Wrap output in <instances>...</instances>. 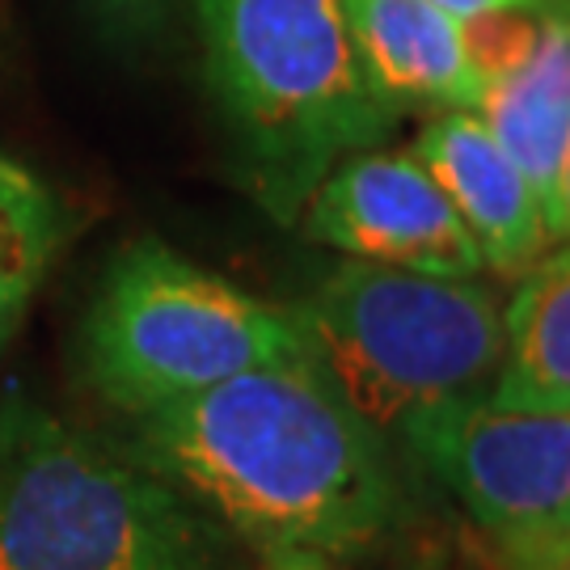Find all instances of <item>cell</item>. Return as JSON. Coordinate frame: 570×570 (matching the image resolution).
<instances>
[{"label":"cell","mask_w":570,"mask_h":570,"mask_svg":"<svg viewBox=\"0 0 570 570\" xmlns=\"http://www.w3.org/2000/svg\"><path fill=\"white\" fill-rule=\"evenodd\" d=\"M550 237L553 242H570V140L558 165V186H553V204H550Z\"/></svg>","instance_id":"cell-15"},{"label":"cell","mask_w":570,"mask_h":570,"mask_svg":"<svg viewBox=\"0 0 570 570\" xmlns=\"http://www.w3.org/2000/svg\"><path fill=\"white\" fill-rule=\"evenodd\" d=\"M372 89L397 115L478 110L487 77L473 63L465 21L435 0H338Z\"/></svg>","instance_id":"cell-9"},{"label":"cell","mask_w":570,"mask_h":570,"mask_svg":"<svg viewBox=\"0 0 570 570\" xmlns=\"http://www.w3.org/2000/svg\"><path fill=\"white\" fill-rule=\"evenodd\" d=\"M72 237V212L39 174L0 153V355L13 343L47 266Z\"/></svg>","instance_id":"cell-12"},{"label":"cell","mask_w":570,"mask_h":570,"mask_svg":"<svg viewBox=\"0 0 570 570\" xmlns=\"http://www.w3.org/2000/svg\"><path fill=\"white\" fill-rule=\"evenodd\" d=\"M115 444L263 553L351 558L402 515L381 431L305 355L136 414Z\"/></svg>","instance_id":"cell-1"},{"label":"cell","mask_w":570,"mask_h":570,"mask_svg":"<svg viewBox=\"0 0 570 570\" xmlns=\"http://www.w3.org/2000/svg\"><path fill=\"white\" fill-rule=\"evenodd\" d=\"M204 68L249 195L296 225L330 169L397 127L338 0H195Z\"/></svg>","instance_id":"cell-2"},{"label":"cell","mask_w":570,"mask_h":570,"mask_svg":"<svg viewBox=\"0 0 570 570\" xmlns=\"http://www.w3.org/2000/svg\"><path fill=\"white\" fill-rule=\"evenodd\" d=\"M89 4L102 13V21H110L115 30L131 35V39L161 30V21L174 9V0H89Z\"/></svg>","instance_id":"cell-13"},{"label":"cell","mask_w":570,"mask_h":570,"mask_svg":"<svg viewBox=\"0 0 570 570\" xmlns=\"http://www.w3.org/2000/svg\"><path fill=\"white\" fill-rule=\"evenodd\" d=\"M520 570H570V541L550 553H541L537 562H529V567H520Z\"/></svg>","instance_id":"cell-17"},{"label":"cell","mask_w":570,"mask_h":570,"mask_svg":"<svg viewBox=\"0 0 570 570\" xmlns=\"http://www.w3.org/2000/svg\"><path fill=\"white\" fill-rule=\"evenodd\" d=\"M397 435L490 532L511 570L570 541V414L503 410L469 393L419 410Z\"/></svg>","instance_id":"cell-6"},{"label":"cell","mask_w":570,"mask_h":570,"mask_svg":"<svg viewBox=\"0 0 570 570\" xmlns=\"http://www.w3.org/2000/svg\"><path fill=\"white\" fill-rule=\"evenodd\" d=\"M473 115L520 165L550 225L558 165L570 140V21H541L524 60L511 63L508 72H499L487 85Z\"/></svg>","instance_id":"cell-10"},{"label":"cell","mask_w":570,"mask_h":570,"mask_svg":"<svg viewBox=\"0 0 570 570\" xmlns=\"http://www.w3.org/2000/svg\"><path fill=\"white\" fill-rule=\"evenodd\" d=\"M85 376L110 410L136 419L245 367L305 355L292 308L228 284L157 237L127 242L81 330Z\"/></svg>","instance_id":"cell-5"},{"label":"cell","mask_w":570,"mask_h":570,"mask_svg":"<svg viewBox=\"0 0 570 570\" xmlns=\"http://www.w3.org/2000/svg\"><path fill=\"white\" fill-rule=\"evenodd\" d=\"M490 402L570 414V245L524 271V284L503 313V360Z\"/></svg>","instance_id":"cell-11"},{"label":"cell","mask_w":570,"mask_h":570,"mask_svg":"<svg viewBox=\"0 0 570 570\" xmlns=\"http://www.w3.org/2000/svg\"><path fill=\"white\" fill-rule=\"evenodd\" d=\"M305 237L360 263L473 279L487 258L414 153L367 148L330 169L301 212Z\"/></svg>","instance_id":"cell-7"},{"label":"cell","mask_w":570,"mask_h":570,"mask_svg":"<svg viewBox=\"0 0 570 570\" xmlns=\"http://www.w3.org/2000/svg\"><path fill=\"white\" fill-rule=\"evenodd\" d=\"M220 524L110 440L0 402V570H225Z\"/></svg>","instance_id":"cell-3"},{"label":"cell","mask_w":570,"mask_h":570,"mask_svg":"<svg viewBox=\"0 0 570 570\" xmlns=\"http://www.w3.org/2000/svg\"><path fill=\"white\" fill-rule=\"evenodd\" d=\"M287 308L305 360L381 435L478 393L503 360V308L473 279L346 258Z\"/></svg>","instance_id":"cell-4"},{"label":"cell","mask_w":570,"mask_h":570,"mask_svg":"<svg viewBox=\"0 0 570 570\" xmlns=\"http://www.w3.org/2000/svg\"><path fill=\"white\" fill-rule=\"evenodd\" d=\"M452 18H490V13H520V18H567L570 0H435Z\"/></svg>","instance_id":"cell-14"},{"label":"cell","mask_w":570,"mask_h":570,"mask_svg":"<svg viewBox=\"0 0 570 570\" xmlns=\"http://www.w3.org/2000/svg\"><path fill=\"white\" fill-rule=\"evenodd\" d=\"M263 570H334V558L313 550H284V553H266Z\"/></svg>","instance_id":"cell-16"},{"label":"cell","mask_w":570,"mask_h":570,"mask_svg":"<svg viewBox=\"0 0 570 570\" xmlns=\"http://www.w3.org/2000/svg\"><path fill=\"white\" fill-rule=\"evenodd\" d=\"M444 199L494 271H529L550 249V225L520 165L473 110H440L414 144Z\"/></svg>","instance_id":"cell-8"}]
</instances>
